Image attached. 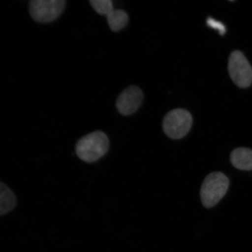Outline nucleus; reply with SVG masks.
Returning <instances> with one entry per match:
<instances>
[{
  "label": "nucleus",
  "mask_w": 252,
  "mask_h": 252,
  "mask_svg": "<svg viewBox=\"0 0 252 252\" xmlns=\"http://www.w3.org/2000/svg\"><path fill=\"white\" fill-rule=\"evenodd\" d=\"M109 141L102 131H96L85 135L77 142V156L86 162H94L101 158L109 150Z\"/></svg>",
  "instance_id": "1"
},
{
  "label": "nucleus",
  "mask_w": 252,
  "mask_h": 252,
  "mask_svg": "<svg viewBox=\"0 0 252 252\" xmlns=\"http://www.w3.org/2000/svg\"><path fill=\"white\" fill-rule=\"evenodd\" d=\"M229 181L224 173L215 172L204 179L200 190V198L203 206L212 208L224 197L228 190Z\"/></svg>",
  "instance_id": "2"
},
{
  "label": "nucleus",
  "mask_w": 252,
  "mask_h": 252,
  "mask_svg": "<svg viewBox=\"0 0 252 252\" xmlns=\"http://www.w3.org/2000/svg\"><path fill=\"white\" fill-rule=\"evenodd\" d=\"M193 118L187 110L177 109L167 113L163 120V131L169 138L177 140L184 137L190 131Z\"/></svg>",
  "instance_id": "3"
},
{
  "label": "nucleus",
  "mask_w": 252,
  "mask_h": 252,
  "mask_svg": "<svg viewBox=\"0 0 252 252\" xmlns=\"http://www.w3.org/2000/svg\"><path fill=\"white\" fill-rule=\"evenodd\" d=\"M230 77L239 87L246 88L252 83V68L250 62L240 51L232 52L228 62Z\"/></svg>",
  "instance_id": "4"
},
{
  "label": "nucleus",
  "mask_w": 252,
  "mask_h": 252,
  "mask_svg": "<svg viewBox=\"0 0 252 252\" xmlns=\"http://www.w3.org/2000/svg\"><path fill=\"white\" fill-rule=\"evenodd\" d=\"M65 4L64 0H33L30 2V12L36 22L50 23L61 15Z\"/></svg>",
  "instance_id": "5"
},
{
  "label": "nucleus",
  "mask_w": 252,
  "mask_h": 252,
  "mask_svg": "<svg viewBox=\"0 0 252 252\" xmlns=\"http://www.w3.org/2000/svg\"><path fill=\"white\" fill-rule=\"evenodd\" d=\"M143 100V93L139 88L132 86L120 94L116 102L119 112L123 115H130L136 112Z\"/></svg>",
  "instance_id": "6"
},
{
  "label": "nucleus",
  "mask_w": 252,
  "mask_h": 252,
  "mask_svg": "<svg viewBox=\"0 0 252 252\" xmlns=\"http://www.w3.org/2000/svg\"><path fill=\"white\" fill-rule=\"evenodd\" d=\"M230 160L236 169L243 171L252 170V150L247 148H237L232 151Z\"/></svg>",
  "instance_id": "7"
},
{
  "label": "nucleus",
  "mask_w": 252,
  "mask_h": 252,
  "mask_svg": "<svg viewBox=\"0 0 252 252\" xmlns=\"http://www.w3.org/2000/svg\"><path fill=\"white\" fill-rule=\"evenodd\" d=\"M17 204L15 194L7 185L0 182V216L11 212Z\"/></svg>",
  "instance_id": "8"
},
{
  "label": "nucleus",
  "mask_w": 252,
  "mask_h": 252,
  "mask_svg": "<svg viewBox=\"0 0 252 252\" xmlns=\"http://www.w3.org/2000/svg\"><path fill=\"white\" fill-rule=\"evenodd\" d=\"M109 26L113 31H118L124 28L128 22V17L122 9H113L106 16Z\"/></svg>",
  "instance_id": "9"
},
{
  "label": "nucleus",
  "mask_w": 252,
  "mask_h": 252,
  "mask_svg": "<svg viewBox=\"0 0 252 252\" xmlns=\"http://www.w3.org/2000/svg\"><path fill=\"white\" fill-rule=\"evenodd\" d=\"M90 3L94 11L100 15L107 16L114 9L111 0H91Z\"/></svg>",
  "instance_id": "10"
},
{
  "label": "nucleus",
  "mask_w": 252,
  "mask_h": 252,
  "mask_svg": "<svg viewBox=\"0 0 252 252\" xmlns=\"http://www.w3.org/2000/svg\"><path fill=\"white\" fill-rule=\"evenodd\" d=\"M207 24L208 26L210 28H213L216 30H218L220 34H224L225 33V28L224 25L222 23H220L219 21H217L214 20L213 18H209L207 20Z\"/></svg>",
  "instance_id": "11"
}]
</instances>
